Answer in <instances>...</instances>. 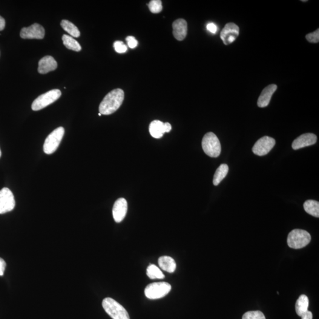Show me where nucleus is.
Masks as SVG:
<instances>
[{
  "mask_svg": "<svg viewBox=\"0 0 319 319\" xmlns=\"http://www.w3.org/2000/svg\"><path fill=\"white\" fill-rule=\"evenodd\" d=\"M63 29L67 31L73 37H79L80 36V31L75 25H74L68 20H63L60 23Z\"/></svg>",
  "mask_w": 319,
  "mask_h": 319,
  "instance_id": "nucleus-23",
  "label": "nucleus"
},
{
  "mask_svg": "<svg viewBox=\"0 0 319 319\" xmlns=\"http://www.w3.org/2000/svg\"><path fill=\"white\" fill-rule=\"evenodd\" d=\"M229 171V167L226 164H222L219 168L217 170L216 172L214 174V180H213V183L215 186L220 185V183L222 182L226 176Z\"/></svg>",
  "mask_w": 319,
  "mask_h": 319,
  "instance_id": "nucleus-20",
  "label": "nucleus"
},
{
  "mask_svg": "<svg viewBox=\"0 0 319 319\" xmlns=\"http://www.w3.org/2000/svg\"><path fill=\"white\" fill-rule=\"evenodd\" d=\"M147 275L151 279H163L165 275L158 267L155 265H150L147 269Z\"/></svg>",
  "mask_w": 319,
  "mask_h": 319,
  "instance_id": "nucleus-24",
  "label": "nucleus"
},
{
  "mask_svg": "<svg viewBox=\"0 0 319 319\" xmlns=\"http://www.w3.org/2000/svg\"><path fill=\"white\" fill-rule=\"evenodd\" d=\"M149 131L151 136L155 139H160L165 133L164 123L159 120H154L149 126Z\"/></svg>",
  "mask_w": 319,
  "mask_h": 319,
  "instance_id": "nucleus-17",
  "label": "nucleus"
},
{
  "mask_svg": "<svg viewBox=\"0 0 319 319\" xmlns=\"http://www.w3.org/2000/svg\"><path fill=\"white\" fill-rule=\"evenodd\" d=\"M64 134V128L60 126L49 135L47 139L45 140L44 146V150L46 154H51L56 151Z\"/></svg>",
  "mask_w": 319,
  "mask_h": 319,
  "instance_id": "nucleus-7",
  "label": "nucleus"
},
{
  "mask_svg": "<svg viewBox=\"0 0 319 319\" xmlns=\"http://www.w3.org/2000/svg\"><path fill=\"white\" fill-rule=\"evenodd\" d=\"M62 40L63 45L68 49L75 51H79L81 50L82 48L80 47V44L76 41V40L74 39V37L64 34L62 36Z\"/></svg>",
  "mask_w": 319,
  "mask_h": 319,
  "instance_id": "nucleus-22",
  "label": "nucleus"
},
{
  "mask_svg": "<svg viewBox=\"0 0 319 319\" xmlns=\"http://www.w3.org/2000/svg\"><path fill=\"white\" fill-rule=\"evenodd\" d=\"M173 34L175 38L179 41L185 39L188 33V24L185 20L180 19L173 23Z\"/></svg>",
  "mask_w": 319,
  "mask_h": 319,
  "instance_id": "nucleus-14",
  "label": "nucleus"
},
{
  "mask_svg": "<svg viewBox=\"0 0 319 319\" xmlns=\"http://www.w3.org/2000/svg\"><path fill=\"white\" fill-rule=\"evenodd\" d=\"M5 267H6V263L3 259L0 258V276L4 275Z\"/></svg>",
  "mask_w": 319,
  "mask_h": 319,
  "instance_id": "nucleus-31",
  "label": "nucleus"
},
{
  "mask_svg": "<svg viewBox=\"0 0 319 319\" xmlns=\"http://www.w3.org/2000/svg\"><path fill=\"white\" fill-rule=\"evenodd\" d=\"M102 306L107 314L113 319H130L127 311L117 301L106 297L102 301Z\"/></svg>",
  "mask_w": 319,
  "mask_h": 319,
  "instance_id": "nucleus-3",
  "label": "nucleus"
},
{
  "mask_svg": "<svg viewBox=\"0 0 319 319\" xmlns=\"http://www.w3.org/2000/svg\"><path fill=\"white\" fill-rule=\"evenodd\" d=\"M124 99V92L118 88L109 93L100 102L99 107L101 115H110L119 110Z\"/></svg>",
  "mask_w": 319,
  "mask_h": 319,
  "instance_id": "nucleus-1",
  "label": "nucleus"
},
{
  "mask_svg": "<svg viewBox=\"0 0 319 319\" xmlns=\"http://www.w3.org/2000/svg\"><path fill=\"white\" fill-rule=\"evenodd\" d=\"M243 319H266L265 316L260 311H250L245 313Z\"/></svg>",
  "mask_w": 319,
  "mask_h": 319,
  "instance_id": "nucleus-26",
  "label": "nucleus"
},
{
  "mask_svg": "<svg viewBox=\"0 0 319 319\" xmlns=\"http://www.w3.org/2000/svg\"><path fill=\"white\" fill-rule=\"evenodd\" d=\"M301 319H312L313 315L311 312L307 311L306 313H304V314L301 316Z\"/></svg>",
  "mask_w": 319,
  "mask_h": 319,
  "instance_id": "nucleus-32",
  "label": "nucleus"
},
{
  "mask_svg": "<svg viewBox=\"0 0 319 319\" xmlns=\"http://www.w3.org/2000/svg\"><path fill=\"white\" fill-rule=\"evenodd\" d=\"M309 300L306 295H301L295 304V311L298 316L301 317L304 313L308 311Z\"/></svg>",
  "mask_w": 319,
  "mask_h": 319,
  "instance_id": "nucleus-19",
  "label": "nucleus"
},
{
  "mask_svg": "<svg viewBox=\"0 0 319 319\" xmlns=\"http://www.w3.org/2000/svg\"><path fill=\"white\" fill-rule=\"evenodd\" d=\"M99 116H101V114L99 113Z\"/></svg>",
  "mask_w": 319,
  "mask_h": 319,
  "instance_id": "nucleus-36",
  "label": "nucleus"
},
{
  "mask_svg": "<svg viewBox=\"0 0 319 319\" xmlns=\"http://www.w3.org/2000/svg\"><path fill=\"white\" fill-rule=\"evenodd\" d=\"M57 63L52 56H47L43 57L39 62V73L46 74L56 70Z\"/></svg>",
  "mask_w": 319,
  "mask_h": 319,
  "instance_id": "nucleus-16",
  "label": "nucleus"
},
{
  "mask_svg": "<svg viewBox=\"0 0 319 319\" xmlns=\"http://www.w3.org/2000/svg\"><path fill=\"white\" fill-rule=\"evenodd\" d=\"M275 145V140L272 137L264 136L255 143L252 151L259 156H265L270 153Z\"/></svg>",
  "mask_w": 319,
  "mask_h": 319,
  "instance_id": "nucleus-9",
  "label": "nucleus"
},
{
  "mask_svg": "<svg viewBox=\"0 0 319 319\" xmlns=\"http://www.w3.org/2000/svg\"><path fill=\"white\" fill-rule=\"evenodd\" d=\"M159 265L161 269L165 271L172 273L174 272L176 269V264L173 258L168 256H163L159 258Z\"/></svg>",
  "mask_w": 319,
  "mask_h": 319,
  "instance_id": "nucleus-18",
  "label": "nucleus"
},
{
  "mask_svg": "<svg viewBox=\"0 0 319 319\" xmlns=\"http://www.w3.org/2000/svg\"><path fill=\"white\" fill-rule=\"evenodd\" d=\"M171 289V284L168 283H154L146 287L145 293L146 297L149 299H159L168 294Z\"/></svg>",
  "mask_w": 319,
  "mask_h": 319,
  "instance_id": "nucleus-5",
  "label": "nucleus"
},
{
  "mask_svg": "<svg viewBox=\"0 0 319 319\" xmlns=\"http://www.w3.org/2000/svg\"><path fill=\"white\" fill-rule=\"evenodd\" d=\"M164 128H165V133H169V132L172 130V125L171 123H164Z\"/></svg>",
  "mask_w": 319,
  "mask_h": 319,
  "instance_id": "nucleus-33",
  "label": "nucleus"
},
{
  "mask_svg": "<svg viewBox=\"0 0 319 319\" xmlns=\"http://www.w3.org/2000/svg\"><path fill=\"white\" fill-rule=\"evenodd\" d=\"M126 42L129 48L131 49H134L137 47L138 42L137 40L135 39V37L133 36H128L126 38Z\"/></svg>",
  "mask_w": 319,
  "mask_h": 319,
  "instance_id": "nucleus-29",
  "label": "nucleus"
},
{
  "mask_svg": "<svg viewBox=\"0 0 319 319\" xmlns=\"http://www.w3.org/2000/svg\"><path fill=\"white\" fill-rule=\"evenodd\" d=\"M5 25V21L4 18L0 16V31L4 30Z\"/></svg>",
  "mask_w": 319,
  "mask_h": 319,
  "instance_id": "nucleus-34",
  "label": "nucleus"
},
{
  "mask_svg": "<svg viewBox=\"0 0 319 319\" xmlns=\"http://www.w3.org/2000/svg\"><path fill=\"white\" fill-rule=\"evenodd\" d=\"M277 86L271 84L264 89L260 96L258 98L257 105L260 108H264L268 106L271 100L272 95L277 90Z\"/></svg>",
  "mask_w": 319,
  "mask_h": 319,
  "instance_id": "nucleus-15",
  "label": "nucleus"
},
{
  "mask_svg": "<svg viewBox=\"0 0 319 319\" xmlns=\"http://www.w3.org/2000/svg\"><path fill=\"white\" fill-rule=\"evenodd\" d=\"M128 204L124 198H120L115 202L113 209V218L117 223L122 222L127 212Z\"/></svg>",
  "mask_w": 319,
  "mask_h": 319,
  "instance_id": "nucleus-12",
  "label": "nucleus"
},
{
  "mask_svg": "<svg viewBox=\"0 0 319 319\" xmlns=\"http://www.w3.org/2000/svg\"><path fill=\"white\" fill-rule=\"evenodd\" d=\"M311 241L309 233L302 229H294L289 233L287 244L290 248L301 249L308 245Z\"/></svg>",
  "mask_w": 319,
  "mask_h": 319,
  "instance_id": "nucleus-2",
  "label": "nucleus"
},
{
  "mask_svg": "<svg viewBox=\"0 0 319 319\" xmlns=\"http://www.w3.org/2000/svg\"><path fill=\"white\" fill-rule=\"evenodd\" d=\"M45 30L41 25L34 24L28 27L23 28L20 37L25 39H42L44 38Z\"/></svg>",
  "mask_w": 319,
  "mask_h": 319,
  "instance_id": "nucleus-11",
  "label": "nucleus"
},
{
  "mask_svg": "<svg viewBox=\"0 0 319 319\" xmlns=\"http://www.w3.org/2000/svg\"><path fill=\"white\" fill-rule=\"evenodd\" d=\"M114 48L116 52L119 53H125L127 50V47L122 41L114 42Z\"/></svg>",
  "mask_w": 319,
  "mask_h": 319,
  "instance_id": "nucleus-27",
  "label": "nucleus"
},
{
  "mask_svg": "<svg viewBox=\"0 0 319 319\" xmlns=\"http://www.w3.org/2000/svg\"><path fill=\"white\" fill-rule=\"evenodd\" d=\"M304 209L310 215L316 218L319 217V203L313 200H306L304 203Z\"/></svg>",
  "mask_w": 319,
  "mask_h": 319,
  "instance_id": "nucleus-21",
  "label": "nucleus"
},
{
  "mask_svg": "<svg viewBox=\"0 0 319 319\" xmlns=\"http://www.w3.org/2000/svg\"><path fill=\"white\" fill-rule=\"evenodd\" d=\"M16 205L12 192L7 188L0 191V214L13 211Z\"/></svg>",
  "mask_w": 319,
  "mask_h": 319,
  "instance_id": "nucleus-8",
  "label": "nucleus"
},
{
  "mask_svg": "<svg viewBox=\"0 0 319 319\" xmlns=\"http://www.w3.org/2000/svg\"><path fill=\"white\" fill-rule=\"evenodd\" d=\"M148 5L149 10L153 13H159L163 9L162 2L160 0H152Z\"/></svg>",
  "mask_w": 319,
  "mask_h": 319,
  "instance_id": "nucleus-25",
  "label": "nucleus"
},
{
  "mask_svg": "<svg viewBox=\"0 0 319 319\" xmlns=\"http://www.w3.org/2000/svg\"><path fill=\"white\" fill-rule=\"evenodd\" d=\"M317 142V136L312 133L301 135L292 143V148L295 150L315 145Z\"/></svg>",
  "mask_w": 319,
  "mask_h": 319,
  "instance_id": "nucleus-13",
  "label": "nucleus"
},
{
  "mask_svg": "<svg viewBox=\"0 0 319 319\" xmlns=\"http://www.w3.org/2000/svg\"><path fill=\"white\" fill-rule=\"evenodd\" d=\"M61 91L59 90H53L41 95L34 100L31 108L33 111L42 110L48 105L56 101L61 96Z\"/></svg>",
  "mask_w": 319,
  "mask_h": 319,
  "instance_id": "nucleus-6",
  "label": "nucleus"
},
{
  "mask_svg": "<svg viewBox=\"0 0 319 319\" xmlns=\"http://www.w3.org/2000/svg\"><path fill=\"white\" fill-rule=\"evenodd\" d=\"M202 148L206 155L211 157L220 156L221 145L219 139L214 133L210 132L203 137L202 142Z\"/></svg>",
  "mask_w": 319,
  "mask_h": 319,
  "instance_id": "nucleus-4",
  "label": "nucleus"
},
{
  "mask_svg": "<svg viewBox=\"0 0 319 319\" xmlns=\"http://www.w3.org/2000/svg\"><path fill=\"white\" fill-rule=\"evenodd\" d=\"M240 33V28L234 23L226 24L221 33V39L223 44L228 45L234 42Z\"/></svg>",
  "mask_w": 319,
  "mask_h": 319,
  "instance_id": "nucleus-10",
  "label": "nucleus"
},
{
  "mask_svg": "<svg viewBox=\"0 0 319 319\" xmlns=\"http://www.w3.org/2000/svg\"><path fill=\"white\" fill-rule=\"evenodd\" d=\"M1 149H0V157H1Z\"/></svg>",
  "mask_w": 319,
  "mask_h": 319,
  "instance_id": "nucleus-35",
  "label": "nucleus"
},
{
  "mask_svg": "<svg viewBox=\"0 0 319 319\" xmlns=\"http://www.w3.org/2000/svg\"><path fill=\"white\" fill-rule=\"evenodd\" d=\"M207 29L210 31V32L215 34L217 32L218 27L217 25L214 24V23H209L207 25Z\"/></svg>",
  "mask_w": 319,
  "mask_h": 319,
  "instance_id": "nucleus-30",
  "label": "nucleus"
},
{
  "mask_svg": "<svg viewBox=\"0 0 319 319\" xmlns=\"http://www.w3.org/2000/svg\"><path fill=\"white\" fill-rule=\"evenodd\" d=\"M306 38L308 42L313 44H317L319 42V29L316 30L314 32L307 34Z\"/></svg>",
  "mask_w": 319,
  "mask_h": 319,
  "instance_id": "nucleus-28",
  "label": "nucleus"
}]
</instances>
